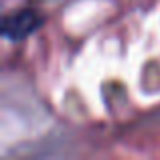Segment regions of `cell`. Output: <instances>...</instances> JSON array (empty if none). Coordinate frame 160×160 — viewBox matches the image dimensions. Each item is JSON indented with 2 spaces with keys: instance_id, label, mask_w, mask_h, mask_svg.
Instances as JSON below:
<instances>
[{
  "instance_id": "obj_1",
  "label": "cell",
  "mask_w": 160,
  "mask_h": 160,
  "mask_svg": "<svg viewBox=\"0 0 160 160\" xmlns=\"http://www.w3.org/2000/svg\"><path fill=\"white\" fill-rule=\"evenodd\" d=\"M43 22L45 18L41 16V12L32 10V8H22V10H16L12 14L4 16L2 35L8 41H22L39 31L43 27Z\"/></svg>"
}]
</instances>
